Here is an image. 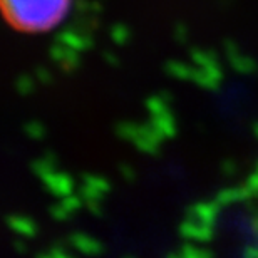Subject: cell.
Listing matches in <instances>:
<instances>
[{"mask_svg":"<svg viewBox=\"0 0 258 258\" xmlns=\"http://www.w3.org/2000/svg\"><path fill=\"white\" fill-rule=\"evenodd\" d=\"M71 0H2V9L14 29L47 32L60 24Z\"/></svg>","mask_w":258,"mask_h":258,"instance_id":"obj_1","label":"cell"},{"mask_svg":"<svg viewBox=\"0 0 258 258\" xmlns=\"http://www.w3.org/2000/svg\"><path fill=\"white\" fill-rule=\"evenodd\" d=\"M47 188L50 191H54L55 195H60V196H67L72 191V179L69 176H66L64 173H59L57 169L52 173H49L47 176L42 178Z\"/></svg>","mask_w":258,"mask_h":258,"instance_id":"obj_2","label":"cell"},{"mask_svg":"<svg viewBox=\"0 0 258 258\" xmlns=\"http://www.w3.org/2000/svg\"><path fill=\"white\" fill-rule=\"evenodd\" d=\"M107 191V183L99 176L86 178L84 186H82V193H84L86 201L89 203H97L102 195Z\"/></svg>","mask_w":258,"mask_h":258,"instance_id":"obj_3","label":"cell"},{"mask_svg":"<svg viewBox=\"0 0 258 258\" xmlns=\"http://www.w3.org/2000/svg\"><path fill=\"white\" fill-rule=\"evenodd\" d=\"M181 233L188 238H193V240H208L211 236V225H206V223H201V221H196L189 218L186 223L181 226Z\"/></svg>","mask_w":258,"mask_h":258,"instance_id":"obj_4","label":"cell"},{"mask_svg":"<svg viewBox=\"0 0 258 258\" xmlns=\"http://www.w3.org/2000/svg\"><path fill=\"white\" fill-rule=\"evenodd\" d=\"M189 218L201 221V223L211 225L216 218V205L215 203H200L189 210Z\"/></svg>","mask_w":258,"mask_h":258,"instance_id":"obj_5","label":"cell"},{"mask_svg":"<svg viewBox=\"0 0 258 258\" xmlns=\"http://www.w3.org/2000/svg\"><path fill=\"white\" fill-rule=\"evenodd\" d=\"M72 243H74L77 250H81L82 253L87 255H96L101 251V245L87 235H74L72 236Z\"/></svg>","mask_w":258,"mask_h":258,"instance_id":"obj_6","label":"cell"},{"mask_svg":"<svg viewBox=\"0 0 258 258\" xmlns=\"http://www.w3.org/2000/svg\"><path fill=\"white\" fill-rule=\"evenodd\" d=\"M10 226H12L19 235L32 236L35 233V223L29 216H14V218H10Z\"/></svg>","mask_w":258,"mask_h":258,"instance_id":"obj_7","label":"cell"},{"mask_svg":"<svg viewBox=\"0 0 258 258\" xmlns=\"http://www.w3.org/2000/svg\"><path fill=\"white\" fill-rule=\"evenodd\" d=\"M40 258H69V256H67L66 253H62V251L54 250V251H50V253L44 255V256H40Z\"/></svg>","mask_w":258,"mask_h":258,"instance_id":"obj_8","label":"cell"}]
</instances>
